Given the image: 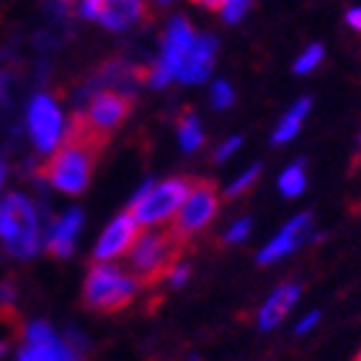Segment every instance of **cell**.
<instances>
[{
    "label": "cell",
    "instance_id": "4fadbf2b",
    "mask_svg": "<svg viewBox=\"0 0 361 361\" xmlns=\"http://www.w3.org/2000/svg\"><path fill=\"white\" fill-rule=\"evenodd\" d=\"M300 294H302L300 284H294V281H284L276 289H271V294L261 302V307H258V315H256L258 331L264 333L276 331L279 325L289 317V312L297 307Z\"/></svg>",
    "mask_w": 361,
    "mask_h": 361
},
{
    "label": "cell",
    "instance_id": "d6a6232c",
    "mask_svg": "<svg viewBox=\"0 0 361 361\" xmlns=\"http://www.w3.org/2000/svg\"><path fill=\"white\" fill-rule=\"evenodd\" d=\"M354 361H361V351H359V354H356V359Z\"/></svg>",
    "mask_w": 361,
    "mask_h": 361
},
{
    "label": "cell",
    "instance_id": "f1b7e54d",
    "mask_svg": "<svg viewBox=\"0 0 361 361\" xmlns=\"http://www.w3.org/2000/svg\"><path fill=\"white\" fill-rule=\"evenodd\" d=\"M194 3H199V6H207V8H219V6H222V0H194Z\"/></svg>",
    "mask_w": 361,
    "mask_h": 361
},
{
    "label": "cell",
    "instance_id": "44dd1931",
    "mask_svg": "<svg viewBox=\"0 0 361 361\" xmlns=\"http://www.w3.org/2000/svg\"><path fill=\"white\" fill-rule=\"evenodd\" d=\"M209 98H212V106L217 111H225V109H230L235 104V90L227 80H214L209 90Z\"/></svg>",
    "mask_w": 361,
    "mask_h": 361
},
{
    "label": "cell",
    "instance_id": "9c48e42d",
    "mask_svg": "<svg viewBox=\"0 0 361 361\" xmlns=\"http://www.w3.org/2000/svg\"><path fill=\"white\" fill-rule=\"evenodd\" d=\"M217 214V188L212 183H194L188 188L186 199L180 204L178 214L173 217L171 233L178 240H186L191 235L202 233Z\"/></svg>",
    "mask_w": 361,
    "mask_h": 361
},
{
    "label": "cell",
    "instance_id": "9a60e30c",
    "mask_svg": "<svg viewBox=\"0 0 361 361\" xmlns=\"http://www.w3.org/2000/svg\"><path fill=\"white\" fill-rule=\"evenodd\" d=\"M214 60H217V42H214V37H196L194 47L186 54V60H183L176 78L180 83L188 85L204 83L212 75V70H214Z\"/></svg>",
    "mask_w": 361,
    "mask_h": 361
},
{
    "label": "cell",
    "instance_id": "1f68e13d",
    "mask_svg": "<svg viewBox=\"0 0 361 361\" xmlns=\"http://www.w3.org/2000/svg\"><path fill=\"white\" fill-rule=\"evenodd\" d=\"M6 354V343H3V341H0V356Z\"/></svg>",
    "mask_w": 361,
    "mask_h": 361
},
{
    "label": "cell",
    "instance_id": "ffe728a7",
    "mask_svg": "<svg viewBox=\"0 0 361 361\" xmlns=\"http://www.w3.org/2000/svg\"><path fill=\"white\" fill-rule=\"evenodd\" d=\"M323 57H325V49L320 44L305 47L300 52V57L294 60V73H297V75H307V73H312V70L323 62Z\"/></svg>",
    "mask_w": 361,
    "mask_h": 361
},
{
    "label": "cell",
    "instance_id": "cb8c5ba5",
    "mask_svg": "<svg viewBox=\"0 0 361 361\" xmlns=\"http://www.w3.org/2000/svg\"><path fill=\"white\" fill-rule=\"evenodd\" d=\"M166 276V281H168V286H173V289H180V286L186 284L188 281V276H191V266L188 264H183V261H176L171 269L163 274Z\"/></svg>",
    "mask_w": 361,
    "mask_h": 361
},
{
    "label": "cell",
    "instance_id": "484cf974",
    "mask_svg": "<svg viewBox=\"0 0 361 361\" xmlns=\"http://www.w3.org/2000/svg\"><path fill=\"white\" fill-rule=\"evenodd\" d=\"M320 317H323L320 315V310H310V312H305V315L294 323V333H297V336H310V333L320 325Z\"/></svg>",
    "mask_w": 361,
    "mask_h": 361
},
{
    "label": "cell",
    "instance_id": "5b68a950",
    "mask_svg": "<svg viewBox=\"0 0 361 361\" xmlns=\"http://www.w3.org/2000/svg\"><path fill=\"white\" fill-rule=\"evenodd\" d=\"M26 346L18 351V361H83L85 341L80 333L60 336L44 320L26 325Z\"/></svg>",
    "mask_w": 361,
    "mask_h": 361
},
{
    "label": "cell",
    "instance_id": "8992f818",
    "mask_svg": "<svg viewBox=\"0 0 361 361\" xmlns=\"http://www.w3.org/2000/svg\"><path fill=\"white\" fill-rule=\"evenodd\" d=\"M178 238L171 230H147V233L137 235L135 245L129 248V271L135 274L140 281H152L160 274H166L176 264V253H178Z\"/></svg>",
    "mask_w": 361,
    "mask_h": 361
},
{
    "label": "cell",
    "instance_id": "f546056e",
    "mask_svg": "<svg viewBox=\"0 0 361 361\" xmlns=\"http://www.w3.org/2000/svg\"><path fill=\"white\" fill-rule=\"evenodd\" d=\"M3 183H6V166L0 163V188H3Z\"/></svg>",
    "mask_w": 361,
    "mask_h": 361
},
{
    "label": "cell",
    "instance_id": "30bf717a",
    "mask_svg": "<svg viewBox=\"0 0 361 361\" xmlns=\"http://www.w3.org/2000/svg\"><path fill=\"white\" fill-rule=\"evenodd\" d=\"M147 0H80V16L109 31H127L145 13Z\"/></svg>",
    "mask_w": 361,
    "mask_h": 361
},
{
    "label": "cell",
    "instance_id": "7c38bea8",
    "mask_svg": "<svg viewBox=\"0 0 361 361\" xmlns=\"http://www.w3.org/2000/svg\"><path fill=\"white\" fill-rule=\"evenodd\" d=\"M137 235H140V225L135 222V217L129 212H121L119 217H114L101 233L96 248H93V256L98 264H114L116 258L127 256L129 248L135 245Z\"/></svg>",
    "mask_w": 361,
    "mask_h": 361
},
{
    "label": "cell",
    "instance_id": "603a6c76",
    "mask_svg": "<svg viewBox=\"0 0 361 361\" xmlns=\"http://www.w3.org/2000/svg\"><path fill=\"white\" fill-rule=\"evenodd\" d=\"M250 3H253V0H222V6H219L222 18H225L227 23H238L243 16L248 13Z\"/></svg>",
    "mask_w": 361,
    "mask_h": 361
},
{
    "label": "cell",
    "instance_id": "4dcf8cb0",
    "mask_svg": "<svg viewBox=\"0 0 361 361\" xmlns=\"http://www.w3.org/2000/svg\"><path fill=\"white\" fill-rule=\"evenodd\" d=\"M158 6H171V3H176V0H155Z\"/></svg>",
    "mask_w": 361,
    "mask_h": 361
},
{
    "label": "cell",
    "instance_id": "ac0fdd59",
    "mask_svg": "<svg viewBox=\"0 0 361 361\" xmlns=\"http://www.w3.org/2000/svg\"><path fill=\"white\" fill-rule=\"evenodd\" d=\"M178 142H180V150H183V152L199 150V147H202V142H204L202 121L196 119L191 111L183 114V116H180V121H178Z\"/></svg>",
    "mask_w": 361,
    "mask_h": 361
},
{
    "label": "cell",
    "instance_id": "4316f807",
    "mask_svg": "<svg viewBox=\"0 0 361 361\" xmlns=\"http://www.w3.org/2000/svg\"><path fill=\"white\" fill-rule=\"evenodd\" d=\"M240 145H243V137H230V140H225V142L219 145L217 152H214V160H227V158H233L235 152L240 150Z\"/></svg>",
    "mask_w": 361,
    "mask_h": 361
},
{
    "label": "cell",
    "instance_id": "277c9868",
    "mask_svg": "<svg viewBox=\"0 0 361 361\" xmlns=\"http://www.w3.org/2000/svg\"><path fill=\"white\" fill-rule=\"evenodd\" d=\"M188 180L183 178H168L163 183H145L132 199V209L129 214L135 217L140 227L147 230H158V227L168 225L171 219L178 214L180 204L188 194Z\"/></svg>",
    "mask_w": 361,
    "mask_h": 361
},
{
    "label": "cell",
    "instance_id": "ba28073f",
    "mask_svg": "<svg viewBox=\"0 0 361 361\" xmlns=\"http://www.w3.org/2000/svg\"><path fill=\"white\" fill-rule=\"evenodd\" d=\"M127 114H129L127 96L114 93V90H101V93H96V96L90 98L88 109H85V114L75 124L88 137H93L96 142H104L106 137L127 119Z\"/></svg>",
    "mask_w": 361,
    "mask_h": 361
},
{
    "label": "cell",
    "instance_id": "7a4b0ae2",
    "mask_svg": "<svg viewBox=\"0 0 361 361\" xmlns=\"http://www.w3.org/2000/svg\"><path fill=\"white\" fill-rule=\"evenodd\" d=\"M0 240L16 258H34L42 248V222L29 196L6 194L0 196Z\"/></svg>",
    "mask_w": 361,
    "mask_h": 361
},
{
    "label": "cell",
    "instance_id": "e0dca14e",
    "mask_svg": "<svg viewBox=\"0 0 361 361\" xmlns=\"http://www.w3.org/2000/svg\"><path fill=\"white\" fill-rule=\"evenodd\" d=\"M307 114H310V98L294 101L292 109L279 119L276 129H274V135H271V142L284 145V142H289V140H294V137L300 135L302 124H305V119H307Z\"/></svg>",
    "mask_w": 361,
    "mask_h": 361
},
{
    "label": "cell",
    "instance_id": "d4e9b609",
    "mask_svg": "<svg viewBox=\"0 0 361 361\" xmlns=\"http://www.w3.org/2000/svg\"><path fill=\"white\" fill-rule=\"evenodd\" d=\"M248 235H250V219L240 217V219H235L233 225L225 230V243H230V245H238V243H243Z\"/></svg>",
    "mask_w": 361,
    "mask_h": 361
},
{
    "label": "cell",
    "instance_id": "7402d4cb",
    "mask_svg": "<svg viewBox=\"0 0 361 361\" xmlns=\"http://www.w3.org/2000/svg\"><path fill=\"white\" fill-rule=\"evenodd\" d=\"M258 173H261V168L248 166L240 176H235V180L227 186V196H240L243 191H248V188L258 180Z\"/></svg>",
    "mask_w": 361,
    "mask_h": 361
},
{
    "label": "cell",
    "instance_id": "2e32d148",
    "mask_svg": "<svg viewBox=\"0 0 361 361\" xmlns=\"http://www.w3.org/2000/svg\"><path fill=\"white\" fill-rule=\"evenodd\" d=\"M80 230H83V212L68 209L65 214H60V217L52 222V227H49V233H47V238H44V245L49 248V253L57 258L73 256Z\"/></svg>",
    "mask_w": 361,
    "mask_h": 361
},
{
    "label": "cell",
    "instance_id": "8fae6325",
    "mask_svg": "<svg viewBox=\"0 0 361 361\" xmlns=\"http://www.w3.org/2000/svg\"><path fill=\"white\" fill-rule=\"evenodd\" d=\"M310 238H312V217H310V214H297V217L289 219V222L266 243L264 248H261L258 264L271 266V264L284 261V258L292 256L294 250H300Z\"/></svg>",
    "mask_w": 361,
    "mask_h": 361
},
{
    "label": "cell",
    "instance_id": "83f0119b",
    "mask_svg": "<svg viewBox=\"0 0 361 361\" xmlns=\"http://www.w3.org/2000/svg\"><path fill=\"white\" fill-rule=\"evenodd\" d=\"M346 21L354 31H361V6H356V8H351V11H348Z\"/></svg>",
    "mask_w": 361,
    "mask_h": 361
},
{
    "label": "cell",
    "instance_id": "6da1fadb",
    "mask_svg": "<svg viewBox=\"0 0 361 361\" xmlns=\"http://www.w3.org/2000/svg\"><path fill=\"white\" fill-rule=\"evenodd\" d=\"M98 145L101 142H96L78 124H73L68 132V142L57 147V152L44 168V178L49 180V186L70 196L83 194L90 180Z\"/></svg>",
    "mask_w": 361,
    "mask_h": 361
},
{
    "label": "cell",
    "instance_id": "d6986e66",
    "mask_svg": "<svg viewBox=\"0 0 361 361\" xmlns=\"http://www.w3.org/2000/svg\"><path fill=\"white\" fill-rule=\"evenodd\" d=\"M305 188H307V171H305L302 163H292V166H286L279 173V191L289 196V199L300 196Z\"/></svg>",
    "mask_w": 361,
    "mask_h": 361
},
{
    "label": "cell",
    "instance_id": "3957f363",
    "mask_svg": "<svg viewBox=\"0 0 361 361\" xmlns=\"http://www.w3.org/2000/svg\"><path fill=\"white\" fill-rule=\"evenodd\" d=\"M137 294H140V279L116 264H96L85 276L83 300L90 310L98 312L124 310Z\"/></svg>",
    "mask_w": 361,
    "mask_h": 361
},
{
    "label": "cell",
    "instance_id": "52a82bcc",
    "mask_svg": "<svg viewBox=\"0 0 361 361\" xmlns=\"http://www.w3.org/2000/svg\"><path fill=\"white\" fill-rule=\"evenodd\" d=\"M26 124H29L31 142L39 152H54L65 140V116L52 96L39 93L31 98L26 109Z\"/></svg>",
    "mask_w": 361,
    "mask_h": 361
},
{
    "label": "cell",
    "instance_id": "5bb4252c",
    "mask_svg": "<svg viewBox=\"0 0 361 361\" xmlns=\"http://www.w3.org/2000/svg\"><path fill=\"white\" fill-rule=\"evenodd\" d=\"M194 42H196V34L191 29V23L186 18H173V21L168 23L166 37H163V52H160L158 62L176 78L183 60H186V54L191 52Z\"/></svg>",
    "mask_w": 361,
    "mask_h": 361
}]
</instances>
